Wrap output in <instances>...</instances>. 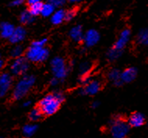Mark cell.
<instances>
[{
	"mask_svg": "<svg viewBox=\"0 0 148 138\" xmlns=\"http://www.w3.org/2000/svg\"><path fill=\"white\" fill-rule=\"evenodd\" d=\"M27 3L28 5L33 4V3H42V0H26Z\"/></svg>",
	"mask_w": 148,
	"mask_h": 138,
	"instance_id": "obj_32",
	"label": "cell"
},
{
	"mask_svg": "<svg viewBox=\"0 0 148 138\" xmlns=\"http://www.w3.org/2000/svg\"><path fill=\"white\" fill-rule=\"evenodd\" d=\"M56 6L51 2H47L42 4V9H41V15L44 17H50L53 13L56 11Z\"/></svg>",
	"mask_w": 148,
	"mask_h": 138,
	"instance_id": "obj_19",
	"label": "cell"
},
{
	"mask_svg": "<svg viewBox=\"0 0 148 138\" xmlns=\"http://www.w3.org/2000/svg\"><path fill=\"white\" fill-rule=\"evenodd\" d=\"M27 36V31L23 26H18L15 27L13 34L9 38V41L13 45H17L25 40Z\"/></svg>",
	"mask_w": 148,
	"mask_h": 138,
	"instance_id": "obj_11",
	"label": "cell"
},
{
	"mask_svg": "<svg viewBox=\"0 0 148 138\" xmlns=\"http://www.w3.org/2000/svg\"><path fill=\"white\" fill-rule=\"evenodd\" d=\"M31 104H32L31 101H30V100H27V101H25V102L23 103V107L27 108V107H29V106H31Z\"/></svg>",
	"mask_w": 148,
	"mask_h": 138,
	"instance_id": "obj_33",
	"label": "cell"
},
{
	"mask_svg": "<svg viewBox=\"0 0 148 138\" xmlns=\"http://www.w3.org/2000/svg\"><path fill=\"white\" fill-rule=\"evenodd\" d=\"M69 35L73 41L79 43V42H80V41L84 40V33L83 31V28H82L81 26L76 25L70 29Z\"/></svg>",
	"mask_w": 148,
	"mask_h": 138,
	"instance_id": "obj_15",
	"label": "cell"
},
{
	"mask_svg": "<svg viewBox=\"0 0 148 138\" xmlns=\"http://www.w3.org/2000/svg\"><path fill=\"white\" fill-rule=\"evenodd\" d=\"M36 78L33 75L24 74L16 84L12 92V97L15 101H19L25 97L35 84Z\"/></svg>",
	"mask_w": 148,
	"mask_h": 138,
	"instance_id": "obj_1",
	"label": "cell"
},
{
	"mask_svg": "<svg viewBox=\"0 0 148 138\" xmlns=\"http://www.w3.org/2000/svg\"><path fill=\"white\" fill-rule=\"evenodd\" d=\"M23 51L24 50H23V46L20 44H17V45H15V46H13L11 49L10 51V56L13 59H16L19 57L23 56Z\"/></svg>",
	"mask_w": 148,
	"mask_h": 138,
	"instance_id": "obj_23",
	"label": "cell"
},
{
	"mask_svg": "<svg viewBox=\"0 0 148 138\" xmlns=\"http://www.w3.org/2000/svg\"><path fill=\"white\" fill-rule=\"evenodd\" d=\"M100 38H101V36L98 31L95 29H90L86 33H84L83 41L84 42L85 45L90 48L97 45L100 41Z\"/></svg>",
	"mask_w": 148,
	"mask_h": 138,
	"instance_id": "obj_10",
	"label": "cell"
},
{
	"mask_svg": "<svg viewBox=\"0 0 148 138\" xmlns=\"http://www.w3.org/2000/svg\"><path fill=\"white\" fill-rule=\"evenodd\" d=\"M51 69L54 77L62 81L67 77L69 70V67L67 66L66 62L63 58L56 56L51 59Z\"/></svg>",
	"mask_w": 148,
	"mask_h": 138,
	"instance_id": "obj_5",
	"label": "cell"
},
{
	"mask_svg": "<svg viewBox=\"0 0 148 138\" xmlns=\"http://www.w3.org/2000/svg\"><path fill=\"white\" fill-rule=\"evenodd\" d=\"M25 1L26 0H11L9 5L10 7H18L23 5L25 3Z\"/></svg>",
	"mask_w": 148,
	"mask_h": 138,
	"instance_id": "obj_29",
	"label": "cell"
},
{
	"mask_svg": "<svg viewBox=\"0 0 148 138\" xmlns=\"http://www.w3.org/2000/svg\"><path fill=\"white\" fill-rule=\"evenodd\" d=\"M76 15H77V10L74 9V8L69 9V10L66 11V13H65V21H72V20L76 16Z\"/></svg>",
	"mask_w": 148,
	"mask_h": 138,
	"instance_id": "obj_27",
	"label": "cell"
},
{
	"mask_svg": "<svg viewBox=\"0 0 148 138\" xmlns=\"http://www.w3.org/2000/svg\"><path fill=\"white\" fill-rule=\"evenodd\" d=\"M42 113L41 111L39 109V108H34L33 109L31 110V112L29 113L28 117L29 119L32 122H36V121H38L42 116Z\"/></svg>",
	"mask_w": 148,
	"mask_h": 138,
	"instance_id": "obj_25",
	"label": "cell"
},
{
	"mask_svg": "<svg viewBox=\"0 0 148 138\" xmlns=\"http://www.w3.org/2000/svg\"><path fill=\"white\" fill-rule=\"evenodd\" d=\"M99 105H100L99 102H97V101H95V102H94L92 103L91 107L93 108H97L99 107Z\"/></svg>",
	"mask_w": 148,
	"mask_h": 138,
	"instance_id": "obj_34",
	"label": "cell"
},
{
	"mask_svg": "<svg viewBox=\"0 0 148 138\" xmlns=\"http://www.w3.org/2000/svg\"><path fill=\"white\" fill-rule=\"evenodd\" d=\"M49 56V49L46 47H38V46L31 45L25 52V57L29 62H42L48 59Z\"/></svg>",
	"mask_w": 148,
	"mask_h": 138,
	"instance_id": "obj_4",
	"label": "cell"
},
{
	"mask_svg": "<svg viewBox=\"0 0 148 138\" xmlns=\"http://www.w3.org/2000/svg\"><path fill=\"white\" fill-rule=\"evenodd\" d=\"M131 37V31L130 29L125 28L124 29L121 33H120L119 38L116 40V41L113 45V48L123 51L125 46L127 45L129 41L130 40Z\"/></svg>",
	"mask_w": 148,
	"mask_h": 138,
	"instance_id": "obj_9",
	"label": "cell"
},
{
	"mask_svg": "<svg viewBox=\"0 0 148 138\" xmlns=\"http://www.w3.org/2000/svg\"><path fill=\"white\" fill-rule=\"evenodd\" d=\"M15 26L8 21H3L0 23V36L4 39H9L15 30Z\"/></svg>",
	"mask_w": 148,
	"mask_h": 138,
	"instance_id": "obj_12",
	"label": "cell"
},
{
	"mask_svg": "<svg viewBox=\"0 0 148 138\" xmlns=\"http://www.w3.org/2000/svg\"><path fill=\"white\" fill-rule=\"evenodd\" d=\"M69 3H72V4H77V3H81L83 0H67Z\"/></svg>",
	"mask_w": 148,
	"mask_h": 138,
	"instance_id": "obj_35",
	"label": "cell"
},
{
	"mask_svg": "<svg viewBox=\"0 0 148 138\" xmlns=\"http://www.w3.org/2000/svg\"><path fill=\"white\" fill-rule=\"evenodd\" d=\"M65 13L66 10L63 9L59 8L58 10H56L53 14L50 16L51 17V22L54 25H59L65 21Z\"/></svg>",
	"mask_w": 148,
	"mask_h": 138,
	"instance_id": "obj_17",
	"label": "cell"
},
{
	"mask_svg": "<svg viewBox=\"0 0 148 138\" xmlns=\"http://www.w3.org/2000/svg\"><path fill=\"white\" fill-rule=\"evenodd\" d=\"M4 66V60H3V57L1 56V54H0V69H2Z\"/></svg>",
	"mask_w": 148,
	"mask_h": 138,
	"instance_id": "obj_36",
	"label": "cell"
},
{
	"mask_svg": "<svg viewBox=\"0 0 148 138\" xmlns=\"http://www.w3.org/2000/svg\"><path fill=\"white\" fill-rule=\"evenodd\" d=\"M108 78L116 87H119L123 84V82L121 80V72H120L119 69H111L108 73Z\"/></svg>",
	"mask_w": 148,
	"mask_h": 138,
	"instance_id": "obj_16",
	"label": "cell"
},
{
	"mask_svg": "<svg viewBox=\"0 0 148 138\" xmlns=\"http://www.w3.org/2000/svg\"><path fill=\"white\" fill-rule=\"evenodd\" d=\"M101 87V83L97 79L90 80V81L84 84V87L79 90V94L81 95L93 96L100 91Z\"/></svg>",
	"mask_w": 148,
	"mask_h": 138,
	"instance_id": "obj_8",
	"label": "cell"
},
{
	"mask_svg": "<svg viewBox=\"0 0 148 138\" xmlns=\"http://www.w3.org/2000/svg\"><path fill=\"white\" fill-rule=\"evenodd\" d=\"M145 116L140 113H134L129 117L128 123L132 127H140L145 123Z\"/></svg>",
	"mask_w": 148,
	"mask_h": 138,
	"instance_id": "obj_14",
	"label": "cell"
},
{
	"mask_svg": "<svg viewBox=\"0 0 148 138\" xmlns=\"http://www.w3.org/2000/svg\"><path fill=\"white\" fill-rule=\"evenodd\" d=\"M13 75L10 73L5 72L0 74V97L7 95L13 87Z\"/></svg>",
	"mask_w": 148,
	"mask_h": 138,
	"instance_id": "obj_7",
	"label": "cell"
},
{
	"mask_svg": "<svg viewBox=\"0 0 148 138\" xmlns=\"http://www.w3.org/2000/svg\"><path fill=\"white\" fill-rule=\"evenodd\" d=\"M35 16H34L30 11L27 10H23V11H21L19 16V21L21 22V23L23 24V25H28L31 24L34 21Z\"/></svg>",
	"mask_w": 148,
	"mask_h": 138,
	"instance_id": "obj_18",
	"label": "cell"
},
{
	"mask_svg": "<svg viewBox=\"0 0 148 138\" xmlns=\"http://www.w3.org/2000/svg\"><path fill=\"white\" fill-rule=\"evenodd\" d=\"M42 4H43V3H37L31 4V5H29L28 10L30 11V13L34 16H37L41 15Z\"/></svg>",
	"mask_w": 148,
	"mask_h": 138,
	"instance_id": "obj_24",
	"label": "cell"
},
{
	"mask_svg": "<svg viewBox=\"0 0 148 138\" xmlns=\"http://www.w3.org/2000/svg\"><path fill=\"white\" fill-rule=\"evenodd\" d=\"M136 76H137V69L135 67H129L123 72H121V80L123 82V84L131 83L136 79Z\"/></svg>",
	"mask_w": 148,
	"mask_h": 138,
	"instance_id": "obj_13",
	"label": "cell"
},
{
	"mask_svg": "<svg viewBox=\"0 0 148 138\" xmlns=\"http://www.w3.org/2000/svg\"><path fill=\"white\" fill-rule=\"evenodd\" d=\"M38 129V125L34 124V123H28V124H26L23 126L22 133L25 137H31L37 132Z\"/></svg>",
	"mask_w": 148,
	"mask_h": 138,
	"instance_id": "obj_20",
	"label": "cell"
},
{
	"mask_svg": "<svg viewBox=\"0 0 148 138\" xmlns=\"http://www.w3.org/2000/svg\"><path fill=\"white\" fill-rule=\"evenodd\" d=\"M60 81H61L60 80H59L58 78H56V77H54L53 78H51V79L50 80V85L52 86V87H56L57 85L59 84Z\"/></svg>",
	"mask_w": 148,
	"mask_h": 138,
	"instance_id": "obj_31",
	"label": "cell"
},
{
	"mask_svg": "<svg viewBox=\"0 0 148 138\" xmlns=\"http://www.w3.org/2000/svg\"><path fill=\"white\" fill-rule=\"evenodd\" d=\"M61 104V102L51 93L41 98L38 103V108L44 115L50 116L58 112Z\"/></svg>",
	"mask_w": 148,
	"mask_h": 138,
	"instance_id": "obj_2",
	"label": "cell"
},
{
	"mask_svg": "<svg viewBox=\"0 0 148 138\" xmlns=\"http://www.w3.org/2000/svg\"><path fill=\"white\" fill-rule=\"evenodd\" d=\"M30 68L29 60L26 57L21 56L16 59H13L11 62L10 70L13 76H23L26 74Z\"/></svg>",
	"mask_w": 148,
	"mask_h": 138,
	"instance_id": "obj_6",
	"label": "cell"
},
{
	"mask_svg": "<svg viewBox=\"0 0 148 138\" xmlns=\"http://www.w3.org/2000/svg\"><path fill=\"white\" fill-rule=\"evenodd\" d=\"M123 55V51L121 50H118V49L112 48L108 50L107 52V59L108 61L114 62L115 60H117L118 59H119L121 56Z\"/></svg>",
	"mask_w": 148,
	"mask_h": 138,
	"instance_id": "obj_22",
	"label": "cell"
},
{
	"mask_svg": "<svg viewBox=\"0 0 148 138\" xmlns=\"http://www.w3.org/2000/svg\"><path fill=\"white\" fill-rule=\"evenodd\" d=\"M48 1H49V2H53L54 0H48Z\"/></svg>",
	"mask_w": 148,
	"mask_h": 138,
	"instance_id": "obj_37",
	"label": "cell"
},
{
	"mask_svg": "<svg viewBox=\"0 0 148 138\" xmlns=\"http://www.w3.org/2000/svg\"><path fill=\"white\" fill-rule=\"evenodd\" d=\"M0 138H3V137H0Z\"/></svg>",
	"mask_w": 148,
	"mask_h": 138,
	"instance_id": "obj_38",
	"label": "cell"
},
{
	"mask_svg": "<svg viewBox=\"0 0 148 138\" xmlns=\"http://www.w3.org/2000/svg\"><path fill=\"white\" fill-rule=\"evenodd\" d=\"M130 126L121 118L116 117L110 122V133L113 138H125L130 132Z\"/></svg>",
	"mask_w": 148,
	"mask_h": 138,
	"instance_id": "obj_3",
	"label": "cell"
},
{
	"mask_svg": "<svg viewBox=\"0 0 148 138\" xmlns=\"http://www.w3.org/2000/svg\"><path fill=\"white\" fill-rule=\"evenodd\" d=\"M67 0H54L53 2H51V3H53L54 5L56 6V8H62V6L66 5V3Z\"/></svg>",
	"mask_w": 148,
	"mask_h": 138,
	"instance_id": "obj_30",
	"label": "cell"
},
{
	"mask_svg": "<svg viewBox=\"0 0 148 138\" xmlns=\"http://www.w3.org/2000/svg\"><path fill=\"white\" fill-rule=\"evenodd\" d=\"M136 40L142 45L148 46V28L141 29L138 33Z\"/></svg>",
	"mask_w": 148,
	"mask_h": 138,
	"instance_id": "obj_21",
	"label": "cell"
},
{
	"mask_svg": "<svg viewBox=\"0 0 148 138\" xmlns=\"http://www.w3.org/2000/svg\"><path fill=\"white\" fill-rule=\"evenodd\" d=\"M90 67H91V64L89 62H82V63L79 65V73H80L82 76L87 75V73H88L90 69Z\"/></svg>",
	"mask_w": 148,
	"mask_h": 138,
	"instance_id": "obj_26",
	"label": "cell"
},
{
	"mask_svg": "<svg viewBox=\"0 0 148 138\" xmlns=\"http://www.w3.org/2000/svg\"><path fill=\"white\" fill-rule=\"evenodd\" d=\"M47 42H48V40L47 38H41L39 39V40H36V41H33L31 45L35 46H38V47H45V45H47Z\"/></svg>",
	"mask_w": 148,
	"mask_h": 138,
	"instance_id": "obj_28",
	"label": "cell"
}]
</instances>
